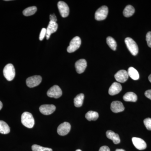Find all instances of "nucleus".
<instances>
[{
  "instance_id": "30",
  "label": "nucleus",
  "mask_w": 151,
  "mask_h": 151,
  "mask_svg": "<svg viewBox=\"0 0 151 151\" xmlns=\"http://www.w3.org/2000/svg\"><path fill=\"white\" fill-rule=\"evenodd\" d=\"M50 22H56L57 19L56 16H55L54 14H50Z\"/></svg>"
},
{
  "instance_id": "28",
  "label": "nucleus",
  "mask_w": 151,
  "mask_h": 151,
  "mask_svg": "<svg viewBox=\"0 0 151 151\" xmlns=\"http://www.w3.org/2000/svg\"><path fill=\"white\" fill-rule=\"evenodd\" d=\"M146 41L148 46L151 48V32H149L146 35Z\"/></svg>"
},
{
  "instance_id": "33",
  "label": "nucleus",
  "mask_w": 151,
  "mask_h": 151,
  "mask_svg": "<svg viewBox=\"0 0 151 151\" xmlns=\"http://www.w3.org/2000/svg\"><path fill=\"white\" fill-rule=\"evenodd\" d=\"M3 108V104L2 102L0 101V110L2 109Z\"/></svg>"
},
{
  "instance_id": "34",
  "label": "nucleus",
  "mask_w": 151,
  "mask_h": 151,
  "mask_svg": "<svg viewBox=\"0 0 151 151\" xmlns=\"http://www.w3.org/2000/svg\"><path fill=\"white\" fill-rule=\"evenodd\" d=\"M116 151H125V150H124L123 149H117Z\"/></svg>"
},
{
  "instance_id": "1",
  "label": "nucleus",
  "mask_w": 151,
  "mask_h": 151,
  "mask_svg": "<svg viewBox=\"0 0 151 151\" xmlns=\"http://www.w3.org/2000/svg\"><path fill=\"white\" fill-rule=\"evenodd\" d=\"M21 122L24 126L29 129L33 128L34 126V119L32 114L29 112H25L22 113L21 116Z\"/></svg>"
},
{
  "instance_id": "23",
  "label": "nucleus",
  "mask_w": 151,
  "mask_h": 151,
  "mask_svg": "<svg viewBox=\"0 0 151 151\" xmlns=\"http://www.w3.org/2000/svg\"><path fill=\"white\" fill-rule=\"evenodd\" d=\"M99 114L95 111H89L85 115V118L89 121H96L98 119Z\"/></svg>"
},
{
  "instance_id": "5",
  "label": "nucleus",
  "mask_w": 151,
  "mask_h": 151,
  "mask_svg": "<svg viewBox=\"0 0 151 151\" xmlns=\"http://www.w3.org/2000/svg\"><path fill=\"white\" fill-rule=\"evenodd\" d=\"M108 9L107 6H103L98 9L95 13V19L97 21L105 19L108 16Z\"/></svg>"
},
{
  "instance_id": "24",
  "label": "nucleus",
  "mask_w": 151,
  "mask_h": 151,
  "mask_svg": "<svg viewBox=\"0 0 151 151\" xmlns=\"http://www.w3.org/2000/svg\"><path fill=\"white\" fill-rule=\"evenodd\" d=\"M37 11V8L35 6H33L25 9L23 11V14L25 16H30L34 14Z\"/></svg>"
},
{
  "instance_id": "6",
  "label": "nucleus",
  "mask_w": 151,
  "mask_h": 151,
  "mask_svg": "<svg viewBox=\"0 0 151 151\" xmlns=\"http://www.w3.org/2000/svg\"><path fill=\"white\" fill-rule=\"evenodd\" d=\"M42 78L39 75L33 76L28 78L26 80V84L30 88H33L38 86L41 82Z\"/></svg>"
},
{
  "instance_id": "27",
  "label": "nucleus",
  "mask_w": 151,
  "mask_h": 151,
  "mask_svg": "<svg viewBox=\"0 0 151 151\" xmlns=\"http://www.w3.org/2000/svg\"><path fill=\"white\" fill-rule=\"evenodd\" d=\"M144 123L147 129L151 131V118H147L145 119L144 121Z\"/></svg>"
},
{
  "instance_id": "4",
  "label": "nucleus",
  "mask_w": 151,
  "mask_h": 151,
  "mask_svg": "<svg viewBox=\"0 0 151 151\" xmlns=\"http://www.w3.org/2000/svg\"><path fill=\"white\" fill-rule=\"evenodd\" d=\"M81 45V40L79 37L76 36L70 41L69 45L67 47V51L69 53L74 52L79 48Z\"/></svg>"
},
{
  "instance_id": "3",
  "label": "nucleus",
  "mask_w": 151,
  "mask_h": 151,
  "mask_svg": "<svg viewBox=\"0 0 151 151\" xmlns=\"http://www.w3.org/2000/svg\"><path fill=\"white\" fill-rule=\"evenodd\" d=\"M125 42L127 48L133 55H136L139 52V48L137 43L134 40L130 37L125 39Z\"/></svg>"
},
{
  "instance_id": "2",
  "label": "nucleus",
  "mask_w": 151,
  "mask_h": 151,
  "mask_svg": "<svg viewBox=\"0 0 151 151\" xmlns=\"http://www.w3.org/2000/svg\"><path fill=\"white\" fill-rule=\"evenodd\" d=\"M4 76L9 81L13 80L15 76V70L13 65L9 63L5 66L3 70Z\"/></svg>"
},
{
  "instance_id": "31",
  "label": "nucleus",
  "mask_w": 151,
  "mask_h": 151,
  "mask_svg": "<svg viewBox=\"0 0 151 151\" xmlns=\"http://www.w3.org/2000/svg\"><path fill=\"white\" fill-rule=\"evenodd\" d=\"M145 94L146 97L151 100V89L146 91Z\"/></svg>"
},
{
  "instance_id": "7",
  "label": "nucleus",
  "mask_w": 151,
  "mask_h": 151,
  "mask_svg": "<svg viewBox=\"0 0 151 151\" xmlns=\"http://www.w3.org/2000/svg\"><path fill=\"white\" fill-rule=\"evenodd\" d=\"M47 94L49 97L57 99L61 97L62 94V91L59 86L55 85L49 89Z\"/></svg>"
},
{
  "instance_id": "16",
  "label": "nucleus",
  "mask_w": 151,
  "mask_h": 151,
  "mask_svg": "<svg viewBox=\"0 0 151 151\" xmlns=\"http://www.w3.org/2000/svg\"><path fill=\"white\" fill-rule=\"evenodd\" d=\"M58 24L55 22H49L46 29V37L47 39L48 40L52 34L55 32L58 29Z\"/></svg>"
},
{
  "instance_id": "21",
  "label": "nucleus",
  "mask_w": 151,
  "mask_h": 151,
  "mask_svg": "<svg viewBox=\"0 0 151 151\" xmlns=\"http://www.w3.org/2000/svg\"><path fill=\"white\" fill-rule=\"evenodd\" d=\"M135 13V9L133 6L130 5H127V6L124 9V12H123V14L124 16L126 17H129L132 16Z\"/></svg>"
},
{
  "instance_id": "20",
  "label": "nucleus",
  "mask_w": 151,
  "mask_h": 151,
  "mask_svg": "<svg viewBox=\"0 0 151 151\" xmlns=\"http://www.w3.org/2000/svg\"><path fill=\"white\" fill-rule=\"evenodd\" d=\"M84 98V95L83 93L77 95L74 99V104L75 107L77 108L81 107L83 105Z\"/></svg>"
},
{
  "instance_id": "25",
  "label": "nucleus",
  "mask_w": 151,
  "mask_h": 151,
  "mask_svg": "<svg viewBox=\"0 0 151 151\" xmlns=\"http://www.w3.org/2000/svg\"><path fill=\"white\" fill-rule=\"evenodd\" d=\"M107 43L110 48L113 50H116L117 47V43L116 40L111 37H108L106 39Z\"/></svg>"
},
{
  "instance_id": "14",
  "label": "nucleus",
  "mask_w": 151,
  "mask_h": 151,
  "mask_svg": "<svg viewBox=\"0 0 151 151\" xmlns=\"http://www.w3.org/2000/svg\"><path fill=\"white\" fill-rule=\"evenodd\" d=\"M87 66V63L84 59L79 60L75 63V68L76 72L78 73H83Z\"/></svg>"
},
{
  "instance_id": "19",
  "label": "nucleus",
  "mask_w": 151,
  "mask_h": 151,
  "mask_svg": "<svg viewBox=\"0 0 151 151\" xmlns=\"http://www.w3.org/2000/svg\"><path fill=\"white\" fill-rule=\"evenodd\" d=\"M127 72L129 76L133 80H137L139 78V72L134 67L129 68Z\"/></svg>"
},
{
  "instance_id": "22",
  "label": "nucleus",
  "mask_w": 151,
  "mask_h": 151,
  "mask_svg": "<svg viewBox=\"0 0 151 151\" xmlns=\"http://www.w3.org/2000/svg\"><path fill=\"white\" fill-rule=\"evenodd\" d=\"M10 132V129L9 125L4 121H0V133L6 134Z\"/></svg>"
},
{
  "instance_id": "35",
  "label": "nucleus",
  "mask_w": 151,
  "mask_h": 151,
  "mask_svg": "<svg viewBox=\"0 0 151 151\" xmlns=\"http://www.w3.org/2000/svg\"><path fill=\"white\" fill-rule=\"evenodd\" d=\"M148 79L149 81H150V82L151 83V74H150V75L148 77Z\"/></svg>"
},
{
  "instance_id": "10",
  "label": "nucleus",
  "mask_w": 151,
  "mask_h": 151,
  "mask_svg": "<svg viewBox=\"0 0 151 151\" xmlns=\"http://www.w3.org/2000/svg\"><path fill=\"white\" fill-rule=\"evenodd\" d=\"M116 81L120 83H124L128 80L129 75L126 70H121L117 72L115 75Z\"/></svg>"
},
{
  "instance_id": "17",
  "label": "nucleus",
  "mask_w": 151,
  "mask_h": 151,
  "mask_svg": "<svg viewBox=\"0 0 151 151\" xmlns=\"http://www.w3.org/2000/svg\"><path fill=\"white\" fill-rule=\"evenodd\" d=\"M106 136L108 139L113 141L115 144H118L121 142L120 137L119 134L114 133L111 130H109L106 132Z\"/></svg>"
},
{
  "instance_id": "9",
  "label": "nucleus",
  "mask_w": 151,
  "mask_h": 151,
  "mask_svg": "<svg viewBox=\"0 0 151 151\" xmlns=\"http://www.w3.org/2000/svg\"><path fill=\"white\" fill-rule=\"evenodd\" d=\"M58 7L62 17L65 18L68 16L69 14V8L66 3L62 1H60L58 4Z\"/></svg>"
},
{
  "instance_id": "11",
  "label": "nucleus",
  "mask_w": 151,
  "mask_h": 151,
  "mask_svg": "<svg viewBox=\"0 0 151 151\" xmlns=\"http://www.w3.org/2000/svg\"><path fill=\"white\" fill-rule=\"evenodd\" d=\"M56 107L53 105H43L39 108L41 113L45 115H49L55 111Z\"/></svg>"
},
{
  "instance_id": "8",
  "label": "nucleus",
  "mask_w": 151,
  "mask_h": 151,
  "mask_svg": "<svg viewBox=\"0 0 151 151\" xmlns=\"http://www.w3.org/2000/svg\"><path fill=\"white\" fill-rule=\"evenodd\" d=\"M71 126L68 122H65L60 124L57 129L58 134L61 136L67 135L70 132Z\"/></svg>"
},
{
  "instance_id": "13",
  "label": "nucleus",
  "mask_w": 151,
  "mask_h": 151,
  "mask_svg": "<svg viewBox=\"0 0 151 151\" xmlns=\"http://www.w3.org/2000/svg\"><path fill=\"white\" fill-rule=\"evenodd\" d=\"M111 109L113 113H118L124 111L125 108L122 102L115 101L111 103Z\"/></svg>"
},
{
  "instance_id": "15",
  "label": "nucleus",
  "mask_w": 151,
  "mask_h": 151,
  "mask_svg": "<svg viewBox=\"0 0 151 151\" xmlns=\"http://www.w3.org/2000/svg\"><path fill=\"white\" fill-rule=\"evenodd\" d=\"M122 85L120 83L115 82L110 86L108 93L111 96H113L120 93L122 91Z\"/></svg>"
},
{
  "instance_id": "32",
  "label": "nucleus",
  "mask_w": 151,
  "mask_h": 151,
  "mask_svg": "<svg viewBox=\"0 0 151 151\" xmlns=\"http://www.w3.org/2000/svg\"><path fill=\"white\" fill-rule=\"evenodd\" d=\"M99 151H111L109 147L108 146H103L100 148Z\"/></svg>"
},
{
  "instance_id": "18",
  "label": "nucleus",
  "mask_w": 151,
  "mask_h": 151,
  "mask_svg": "<svg viewBox=\"0 0 151 151\" xmlns=\"http://www.w3.org/2000/svg\"><path fill=\"white\" fill-rule=\"evenodd\" d=\"M123 99L126 102H136L137 100V96L134 92H128L124 95Z\"/></svg>"
},
{
  "instance_id": "12",
  "label": "nucleus",
  "mask_w": 151,
  "mask_h": 151,
  "mask_svg": "<svg viewBox=\"0 0 151 151\" xmlns=\"http://www.w3.org/2000/svg\"><path fill=\"white\" fill-rule=\"evenodd\" d=\"M132 141L133 145L138 150H142L147 148V144L141 138L133 137L132 138Z\"/></svg>"
},
{
  "instance_id": "29",
  "label": "nucleus",
  "mask_w": 151,
  "mask_h": 151,
  "mask_svg": "<svg viewBox=\"0 0 151 151\" xmlns=\"http://www.w3.org/2000/svg\"><path fill=\"white\" fill-rule=\"evenodd\" d=\"M46 29L45 28L42 29L41 31L39 39L40 40L42 41L43 40L44 38L46 36Z\"/></svg>"
},
{
  "instance_id": "26",
  "label": "nucleus",
  "mask_w": 151,
  "mask_h": 151,
  "mask_svg": "<svg viewBox=\"0 0 151 151\" xmlns=\"http://www.w3.org/2000/svg\"><path fill=\"white\" fill-rule=\"evenodd\" d=\"M32 151H52V149L44 147L37 145H33L32 147Z\"/></svg>"
},
{
  "instance_id": "36",
  "label": "nucleus",
  "mask_w": 151,
  "mask_h": 151,
  "mask_svg": "<svg viewBox=\"0 0 151 151\" xmlns=\"http://www.w3.org/2000/svg\"><path fill=\"white\" fill-rule=\"evenodd\" d=\"M76 151H82L81 150H79V149H78V150H76Z\"/></svg>"
}]
</instances>
